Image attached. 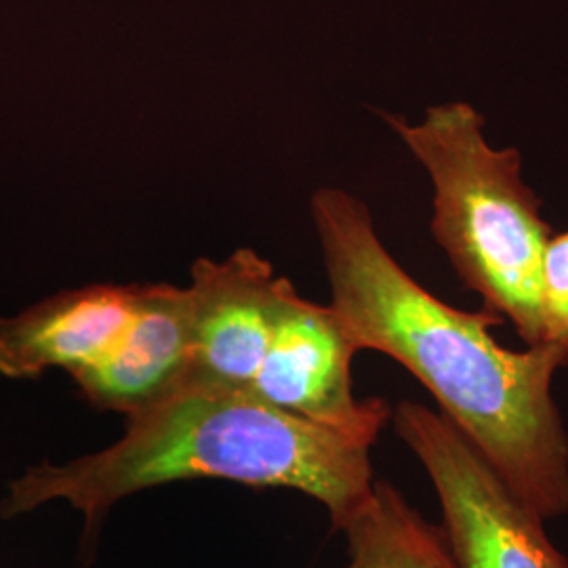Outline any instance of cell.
<instances>
[{"mask_svg": "<svg viewBox=\"0 0 568 568\" xmlns=\"http://www.w3.org/2000/svg\"><path fill=\"white\" fill-rule=\"evenodd\" d=\"M331 307L356 349L405 366L511 493L544 523L568 514V432L554 400L568 352L554 344L516 352L490 328V310L464 312L432 295L379 241L371 211L337 187L312 196Z\"/></svg>", "mask_w": 568, "mask_h": 568, "instance_id": "6da1fadb", "label": "cell"}, {"mask_svg": "<svg viewBox=\"0 0 568 568\" xmlns=\"http://www.w3.org/2000/svg\"><path fill=\"white\" fill-rule=\"evenodd\" d=\"M199 478L304 493L325 506L335 530L365 504L375 483L371 445L363 440L251 392L185 382L129 415L110 447L26 469L9 485L0 516L9 520L63 501L81 511L91 535L122 499Z\"/></svg>", "mask_w": 568, "mask_h": 568, "instance_id": "7a4b0ae2", "label": "cell"}, {"mask_svg": "<svg viewBox=\"0 0 568 568\" xmlns=\"http://www.w3.org/2000/svg\"><path fill=\"white\" fill-rule=\"evenodd\" d=\"M434 185L432 234L467 288L509 318L527 345L548 344L541 314V262L551 239L535 192L523 182L516 148L495 150L485 121L464 102L427 108L410 124L386 114Z\"/></svg>", "mask_w": 568, "mask_h": 568, "instance_id": "3957f363", "label": "cell"}, {"mask_svg": "<svg viewBox=\"0 0 568 568\" xmlns=\"http://www.w3.org/2000/svg\"><path fill=\"white\" fill-rule=\"evenodd\" d=\"M398 438L422 462L443 508L457 568H568L544 520L440 410L403 400L392 410Z\"/></svg>", "mask_w": 568, "mask_h": 568, "instance_id": "277c9868", "label": "cell"}, {"mask_svg": "<svg viewBox=\"0 0 568 568\" xmlns=\"http://www.w3.org/2000/svg\"><path fill=\"white\" fill-rule=\"evenodd\" d=\"M356 352L335 310L307 302L286 281L264 361L248 392L267 405L373 447L392 408L382 398L354 396Z\"/></svg>", "mask_w": 568, "mask_h": 568, "instance_id": "5b68a950", "label": "cell"}, {"mask_svg": "<svg viewBox=\"0 0 568 568\" xmlns=\"http://www.w3.org/2000/svg\"><path fill=\"white\" fill-rule=\"evenodd\" d=\"M288 278L251 248L192 265L190 384L248 392L270 344Z\"/></svg>", "mask_w": 568, "mask_h": 568, "instance_id": "8992f818", "label": "cell"}, {"mask_svg": "<svg viewBox=\"0 0 568 568\" xmlns=\"http://www.w3.org/2000/svg\"><path fill=\"white\" fill-rule=\"evenodd\" d=\"M190 361L187 288L140 284L133 321L121 339L100 361L70 377L89 405L129 417L183 386Z\"/></svg>", "mask_w": 568, "mask_h": 568, "instance_id": "52a82bcc", "label": "cell"}, {"mask_svg": "<svg viewBox=\"0 0 568 568\" xmlns=\"http://www.w3.org/2000/svg\"><path fill=\"white\" fill-rule=\"evenodd\" d=\"M138 297L140 284H89L0 318V375L34 379L93 365L131 325Z\"/></svg>", "mask_w": 568, "mask_h": 568, "instance_id": "ba28073f", "label": "cell"}, {"mask_svg": "<svg viewBox=\"0 0 568 568\" xmlns=\"http://www.w3.org/2000/svg\"><path fill=\"white\" fill-rule=\"evenodd\" d=\"M344 568H457L440 525L406 501L387 480H375L365 504L344 527Z\"/></svg>", "mask_w": 568, "mask_h": 568, "instance_id": "9c48e42d", "label": "cell"}, {"mask_svg": "<svg viewBox=\"0 0 568 568\" xmlns=\"http://www.w3.org/2000/svg\"><path fill=\"white\" fill-rule=\"evenodd\" d=\"M539 295L548 344L568 352V232L551 234L546 244Z\"/></svg>", "mask_w": 568, "mask_h": 568, "instance_id": "30bf717a", "label": "cell"}]
</instances>
